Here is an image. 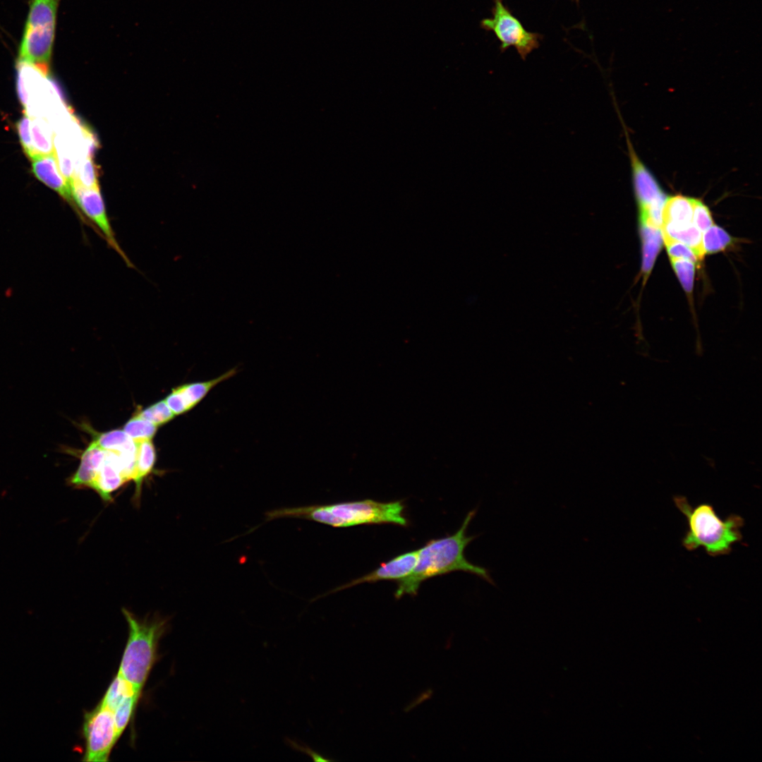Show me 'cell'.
Segmentation results:
<instances>
[{
  "label": "cell",
  "mask_w": 762,
  "mask_h": 762,
  "mask_svg": "<svg viewBox=\"0 0 762 762\" xmlns=\"http://www.w3.org/2000/svg\"><path fill=\"white\" fill-rule=\"evenodd\" d=\"M476 512L477 509H473L467 514L460 528L454 534L431 540L418 549V560L413 570L407 576L397 581L394 593L397 599L405 594L415 596L423 581L456 571L475 574L495 586L488 569L470 562L464 556L466 546L476 538V536H468L466 529Z\"/></svg>",
  "instance_id": "1"
},
{
  "label": "cell",
  "mask_w": 762,
  "mask_h": 762,
  "mask_svg": "<svg viewBox=\"0 0 762 762\" xmlns=\"http://www.w3.org/2000/svg\"><path fill=\"white\" fill-rule=\"evenodd\" d=\"M404 509L401 501L382 502L364 500L275 509L265 512V521L300 519L339 528L381 524L406 526L408 521L404 515Z\"/></svg>",
  "instance_id": "2"
},
{
  "label": "cell",
  "mask_w": 762,
  "mask_h": 762,
  "mask_svg": "<svg viewBox=\"0 0 762 762\" xmlns=\"http://www.w3.org/2000/svg\"><path fill=\"white\" fill-rule=\"evenodd\" d=\"M673 500L688 522V531L682 539L687 550L702 547L710 556L725 555L730 553L734 543L742 541L744 520L741 516L732 514L722 519L709 504L694 507L683 496H675Z\"/></svg>",
  "instance_id": "3"
},
{
  "label": "cell",
  "mask_w": 762,
  "mask_h": 762,
  "mask_svg": "<svg viewBox=\"0 0 762 762\" xmlns=\"http://www.w3.org/2000/svg\"><path fill=\"white\" fill-rule=\"evenodd\" d=\"M122 612L128 636L118 672L141 694L157 659L158 643L165 631L166 621L140 619L125 608Z\"/></svg>",
  "instance_id": "4"
},
{
  "label": "cell",
  "mask_w": 762,
  "mask_h": 762,
  "mask_svg": "<svg viewBox=\"0 0 762 762\" xmlns=\"http://www.w3.org/2000/svg\"><path fill=\"white\" fill-rule=\"evenodd\" d=\"M58 3L59 0L32 1L19 47V61L49 68Z\"/></svg>",
  "instance_id": "5"
},
{
  "label": "cell",
  "mask_w": 762,
  "mask_h": 762,
  "mask_svg": "<svg viewBox=\"0 0 762 762\" xmlns=\"http://www.w3.org/2000/svg\"><path fill=\"white\" fill-rule=\"evenodd\" d=\"M493 2L492 17L482 20L480 27L495 34L500 42L502 52L513 47L525 60L528 54L539 47L542 36L528 31L502 0H493Z\"/></svg>",
  "instance_id": "6"
},
{
  "label": "cell",
  "mask_w": 762,
  "mask_h": 762,
  "mask_svg": "<svg viewBox=\"0 0 762 762\" xmlns=\"http://www.w3.org/2000/svg\"><path fill=\"white\" fill-rule=\"evenodd\" d=\"M85 739L83 761L106 762L119 739L113 713L101 702L84 715L82 727Z\"/></svg>",
  "instance_id": "7"
},
{
  "label": "cell",
  "mask_w": 762,
  "mask_h": 762,
  "mask_svg": "<svg viewBox=\"0 0 762 762\" xmlns=\"http://www.w3.org/2000/svg\"><path fill=\"white\" fill-rule=\"evenodd\" d=\"M72 198L82 212L92 222L108 245L116 251L128 266L132 263L117 242L107 217L105 205L99 187L86 188L78 184L71 185Z\"/></svg>",
  "instance_id": "8"
},
{
  "label": "cell",
  "mask_w": 762,
  "mask_h": 762,
  "mask_svg": "<svg viewBox=\"0 0 762 762\" xmlns=\"http://www.w3.org/2000/svg\"><path fill=\"white\" fill-rule=\"evenodd\" d=\"M237 372V368H233L214 379L182 385L174 388L164 401L175 415L182 414L194 408L212 389Z\"/></svg>",
  "instance_id": "9"
},
{
  "label": "cell",
  "mask_w": 762,
  "mask_h": 762,
  "mask_svg": "<svg viewBox=\"0 0 762 762\" xmlns=\"http://www.w3.org/2000/svg\"><path fill=\"white\" fill-rule=\"evenodd\" d=\"M627 144L635 195L639 210H643L667 195L652 173L636 155L628 136Z\"/></svg>",
  "instance_id": "10"
},
{
  "label": "cell",
  "mask_w": 762,
  "mask_h": 762,
  "mask_svg": "<svg viewBox=\"0 0 762 762\" xmlns=\"http://www.w3.org/2000/svg\"><path fill=\"white\" fill-rule=\"evenodd\" d=\"M418 556V550L404 552L382 564L380 567L369 574L336 588L332 591V593L363 583H373L383 580L397 581L411 573L416 564Z\"/></svg>",
  "instance_id": "11"
},
{
  "label": "cell",
  "mask_w": 762,
  "mask_h": 762,
  "mask_svg": "<svg viewBox=\"0 0 762 762\" xmlns=\"http://www.w3.org/2000/svg\"><path fill=\"white\" fill-rule=\"evenodd\" d=\"M32 161V169L35 176L48 187L56 191L67 202L73 203L71 184L60 169L55 152L37 156Z\"/></svg>",
  "instance_id": "12"
},
{
  "label": "cell",
  "mask_w": 762,
  "mask_h": 762,
  "mask_svg": "<svg viewBox=\"0 0 762 762\" xmlns=\"http://www.w3.org/2000/svg\"><path fill=\"white\" fill-rule=\"evenodd\" d=\"M106 451L104 461L90 488L98 493L103 501H113L112 493L126 483L117 454Z\"/></svg>",
  "instance_id": "13"
},
{
  "label": "cell",
  "mask_w": 762,
  "mask_h": 762,
  "mask_svg": "<svg viewBox=\"0 0 762 762\" xmlns=\"http://www.w3.org/2000/svg\"><path fill=\"white\" fill-rule=\"evenodd\" d=\"M106 451L95 441L81 453L77 470L67 479L74 488H90L104 461Z\"/></svg>",
  "instance_id": "14"
},
{
  "label": "cell",
  "mask_w": 762,
  "mask_h": 762,
  "mask_svg": "<svg viewBox=\"0 0 762 762\" xmlns=\"http://www.w3.org/2000/svg\"><path fill=\"white\" fill-rule=\"evenodd\" d=\"M693 200L681 195L667 196L662 212L661 226L681 228L693 224Z\"/></svg>",
  "instance_id": "15"
},
{
  "label": "cell",
  "mask_w": 762,
  "mask_h": 762,
  "mask_svg": "<svg viewBox=\"0 0 762 762\" xmlns=\"http://www.w3.org/2000/svg\"><path fill=\"white\" fill-rule=\"evenodd\" d=\"M135 442L137 449L133 480L135 484L133 499L134 502L138 503L140 499L143 482L152 472L156 460V452L152 440Z\"/></svg>",
  "instance_id": "16"
},
{
  "label": "cell",
  "mask_w": 762,
  "mask_h": 762,
  "mask_svg": "<svg viewBox=\"0 0 762 762\" xmlns=\"http://www.w3.org/2000/svg\"><path fill=\"white\" fill-rule=\"evenodd\" d=\"M640 232L643 245L642 272L647 277L661 248L663 236L660 228L643 223H640Z\"/></svg>",
  "instance_id": "17"
},
{
  "label": "cell",
  "mask_w": 762,
  "mask_h": 762,
  "mask_svg": "<svg viewBox=\"0 0 762 762\" xmlns=\"http://www.w3.org/2000/svg\"><path fill=\"white\" fill-rule=\"evenodd\" d=\"M93 441L104 450L117 454L136 453V442L123 430H114L106 433L94 432Z\"/></svg>",
  "instance_id": "18"
},
{
  "label": "cell",
  "mask_w": 762,
  "mask_h": 762,
  "mask_svg": "<svg viewBox=\"0 0 762 762\" xmlns=\"http://www.w3.org/2000/svg\"><path fill=\"white\" fill-rule=\"evenodd\" d=\"M30 129L37 157L55 152L54 135L48 120L41 116L31 118Z\"/></svg>",
  "instance_id": "19"
},
{
  "label": "cell",
  "mask_w": 762,
  "mask_h": 762,
  "mask_svg": "<svg viewBox=\"0 0 762 762\" xmlns=\"http://www.w3.org/2000/svg\"><path fill=\"white\" fill-rule=\"evenodd\" d=\"M134 694L141 695V694L138 693L135 687L118 672L109 684L100 702L112 712L121 701L128 696Z\"/></svg>",
  "instance_id": "20"
},
{
  "label": "cell",
  "mask_w": 762,
  "mask_h": 762,
  "mask_svg": "<svg viewBox=\"0 0 762 762\" xmlns=\"http://www.w3.org/2000/svg\"><path fill=\"white\" fill-rule=\"evenodd\" d=\"M97 171L93 157L92 154L88 153L75 165L72 184L75 183L86 188L99 187Z\"/></svg>",
  "instance_id": "21"
},
{
  "label": "cell",
  "mask_w": 762,
  "mask_h": 762,
  "mask_svg": "<svg viewBox=\"0 0 762 762\" xmlns=\"http://www.w3.org/2000/svg\"><path fill=\"white\" fill-rule=\"evenodd\" d=\"M702 240L705 253L721 251L732 242V238L727 232L715 224L703 232Z\"/></svg>",
  "instance_id": "22"
},
{
  "label": "cell",
  "mask_w": 762,
  "mask_h": 762,
  "mask_svg": "<svg viewBox=\"0 0 762 762\" xmlns=\"http://www.w3.org/2000/svg\"><path fill=\"white\" fill-rule=\"evenodd\" d=\"M158 425L136 415L126 422L123 431L135 442L152 440Z\"/></svg>",
  "instance_id": "23"
},
{
  "label": "cell",
  "mask_w": 762,
  "mask_h": 762,
  "mask_svg": "<svg viewBox=\"0 0 762 762\" xmlns=\"http://www.w3.org/2000/svg\"><path fill=\"white\" fill-rule=\"evenodd\" d=\"M140 696H128L121 701L112 711L119 737L127 727L133 716Z\"/></svg>",
  "instance_id": "24"
},
{
  "label": "cell",
  "mask_w": 762,
  "mask_h": 762,
  "mask_svg": "<svg viewBox=\"0 0 762 762\" xmlns=\"http://www.w3.org/2000/svg\"><path fill=\"white\" fill-rule=\"evenodd\" d=\"M158 426L164 424L176 416L164 400H161L135 414Z\"/></svg>",
  "instance_id": "25"
},
{
  "label": "cell",
  "mask_w": 762,
  "mask_h": 762,
  "mask_svg": "<svg viewBox=\"0 0 762 762\" xmlns=\"http://www.w3.org/2000/svg\"><path fill=\"white\" fill-rule=\"evenodd\" d=\"M672 266L687 293L691 294L694 286L695 264L694 262L679 258H670Z\"/></svg>",
  "instance_id": "26"
},
{
  "label": "cell",
  "mask_w": 762,
  "mask_h": 762,
  "mask_svg": "<svg viewBox=\"0 0 762 762\" xmlns=\"http://www.w3.org/2000/svg\"><path fill=\"white\" fill-rule=\"evenodd\" d=\"M31 118L25 115L18 121L17 130L25 153L32 159L37 157L31 135Z\"/></svg>",
  "instance_id": "27"
},
{
  "label": "cell",
  "mask_w": 762,
  "mask_h": 762,
  "mask_svg": "<svg viewBox=\"0 0 762 762\" xmlns=\"http://www.w3.org/2000/svg\"><path fill=\"white\" fill-rule=\"evenodd\" d=\"M667 253L670 258H679L697 262L698 259L695 253L684 243L662 234Z\"/></svg>",
  "instance_id": "28"
},
{
  "label": "cell",
  "mask_w": 762,
  "mask_h": 762,
  "mask_svg": "<svg viewBox=\"0 0 762 762\" xmlns=\"http://www.w3.org/2000/svg\"><path fill=\"white\" fill-rule=\"evenodd\" d=\"M693 223L702 233L713 224L708 207L700 200H693Z\"/></svg>",
  "instance_id": "29"
},
{
  "label": "cell",
  "mask_w": 762,
  "mask_h": 762,
  "mask_svg": "<svg viewBox=\"0 0 762 762\" xmlns=\"http://www.w3.org/2000/svg\"><path fill=\"white\" fill-rule=\"evenodd\" d=\"M285 744L296 751L304 754L315 761H332V759L327 758L325 756L321 755L316 751L313 749L310 746L301 742L300 740L292 739L290 737L284 738Z\"/></svg>",
  "instance_id": "30"
},
{
  "label": "cell",
  "mask_w": 762,
  "mask_h": 762,
  "mask_svg": "<svg viewBox=\"0 0 762 762\" xmlns=\"http://www.w3.org/2000/svg\"><path fill=\"white\" fill-rule=\"evenodd\" d=\"M575 1L578 2L579 0H575Z\"/></svg>",
  "instance_id": "31"
}]
</instances>
